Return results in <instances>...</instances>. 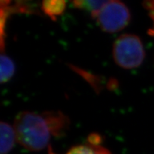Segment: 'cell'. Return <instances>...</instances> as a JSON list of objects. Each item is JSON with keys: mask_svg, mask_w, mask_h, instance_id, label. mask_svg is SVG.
Returning <instances> with one entry per match:
<instances>
[{"mask_svg": "<svg viewBox=\"0 0 154 154\" xmlns=\"http://www.w3.org/2000/svg\"><path fill=\"white\" fill-rule=\"evenodd\" d=\"M0 153L1 154H7L14 147L15 141L17 140L16 132L14 126L2 121L0 124Z\"/></svg>", "mask_w": 154, "mask_h": 154, "instance_id": "cell-4", "label": "cell"}, {"mask_svg": "<svg viewBox=\"0 0 154 154\" xmlns=\"http://www.w3.org/2000/svg\"><path fill=\"white\" fill-rule=\"evenodd\" d=\"M0 67H1V72H0L1 82H7L14 75L15 66L12 60L8 56L4 54V51L2 52L0 57Z\"/></svg>", "mask_w": 154, "mask_h": 154, "instance_id": "cell-8", "label": "cell"}, {"mask_svg": "<svg viewBox=\"0 0 154 154\" xmlns=\"http://www.w3.org/2000/svg\"><path fill=\"white\" fill-rule=\"evenodd\" d=\"M96 19L102 30L107 33H116L129 24L131 14L128 7L121 2L108 1Z\"/></svg>", "mask_w": 154, "mask_h": 154, "instance_id": "cell-3", "label": "cell"}, {"mask_svg": "<svg viewBox=\"0 0 154 154\" xmlns=\"http://www.w3.org/2000/svg\"><path fill=\"white\" fill-rule=\"evenodd\" d=\"M149 34H151V35H153V36H154V30H153V29L150 30V31H149Z\"/></svg>", "mask_w": 154, "mask_h": 154, "instance_id": "cell-10", "label": "cell"}, {"mask_svg": "<svg viewBox=\"0 0 154 154\" xmlns=\"http://www.w3.org/2000/svg\"><path fill=\"white\" fill-rule=\"evenodd\" d=\"M66 154H111L110 151L99 144H84L72 147Z\"/></svg>", "mask_w": 154, "mask_h": 154, "instance_id": "cell-7", "label": "cell"}, {"mask_svg": "<svg viewBox=\"0 0 154 154\" xmlns=\"http://www.w3.org/2000/svg\"><path fill=\"white\" fill-rule=\"evenodd\" d=\"M69 126V118L60 111H23L16 116L13 126L21 146L29 151H38L47 147L51 136L63 135Z\"/></svg>", "mask_w": 154, "mask_h": 154, "instance_id": "cell-1", "label": "cell"}, {"mask_svg": "<svg viewBox=\"0 0 154 154\" xmlns=\"http://www.w3.org/2000/svg\"><path fill=\"white\" fill-rule=\"evenodd\" d=\"M113 57L116 63L121 68H137L145 58V51L140 38L130 34L119 36L113 44Z\"/></svg>", "mask_w": 154, "mask_h": 154, "instance_id": "cell-2", "label": "cell"}, {"mask_svg": "<svg viewBox=\"0 0 154 154\" xmlns=\"http://www.w3.org/2000/svg\"><path fill=\"white\" fill-rule=\"evenodd\" d=\"M108 1L105 0H79L73 2L74 6L76 8L83 9L91 14L93 18H97L100 11Z\"/></svg>", "mask_w": 154, "mask_h": 154, "instance_id": "cell-6", "label": "cell"}, {"mask_svg": "<svg viewBox=\"0 0 154 154\" xmlns=\"http://www.w3.org/2000/svg\"><path fill=\"white\" fill-rule=\"evenodd\" d=\"M144 7L149 11V15L153 19L154 23V1L145 2H144Z\"/></svg>", "mask_w": 154, "mask_h": 154, "instance_id": "cell-9", "label": "cell"}, {"mask_svg": "<svg viewBox=\"0 0 154 154\" xmlns=\"http://www.w3.org/2000/svg\"><path fill=\"white\" fill-rule=\"evenodd\" d=\"M66 8V2L62 0H49L44 1L42 4L41 9L44 14L53 20L56 17L61 15Z\"/></svg>", "mask_w": 154, "mask_h": 154, "instance_id": "cell-5", "label": "cell"}]
</instances>
